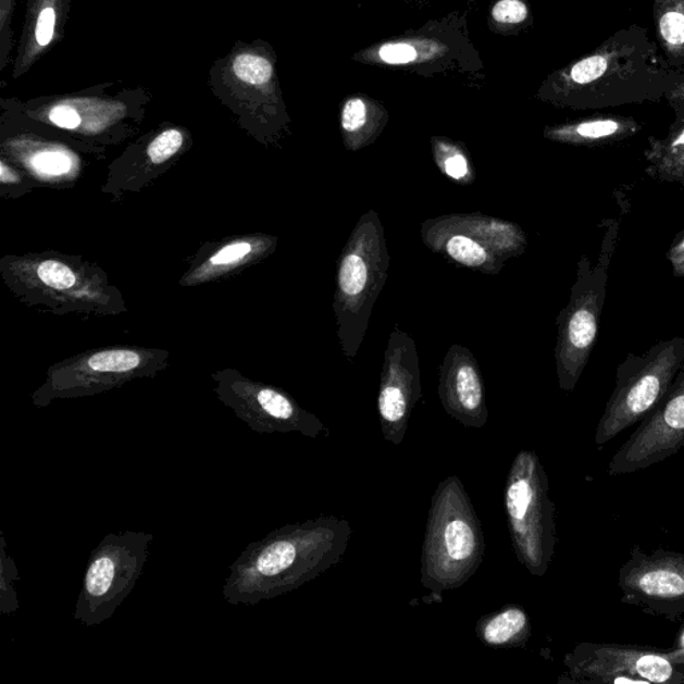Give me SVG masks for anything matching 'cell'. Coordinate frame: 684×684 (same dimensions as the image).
<instances>
[{
	"mask_svg": "<svg viewBox=\"0 0 684 684\" xmlns=\"http://www.w3.org/2000/svg\"><path fill=\"white\" fill-rule=\"evenodd\" d=\"M350 537L348 520L336 517L274 530L233 561L222 596L232 606H257L295 592L340 563Z\"/></svg>",
	"mask_w": 684,
	"mask_h": 684,
	"instance_id": "6da1fadb",
	"label": "cell"
},
{
	"mask_svg": "<svg viewBox=\"0 0 684 684\" xmlns=\"http://www.w3.org/2000/svg\"><path fill=\"white\" fill-rule=\"evenodd\" d=\"M438 399L444 411L467 428L487 425V396L481 366L470 349L455 344L438 371Z\"/></svg>",
	"mask_w": 684,
	"mask_h": 684,
	"instance_id": "2e32d148",
	"label": "cell"
},
{
	"mask_svg": "<svg viewBox=\"0 0 684 684\" xmlns=\"http://www.w3.org/2000/svg\"><path fill=\"white\" fill-rule=\"evenodd\" d=\"M20 581V571H17L15 559L8 554V543L2 532L0 536V612L3 615H11L21 608L14 587L15 582Z\"/></svg>",
	"mask_w": 684,
	"mask_h": 684,
	"instance_id": "cb8c5ba5",
	"label": "cell"
},
{
	"mask_svg": "<svg viewBox=\"0 0 684 684\" xmlns=\"http://www.w3.org/2000/svg\"><path fill=\"white\" fill-rule=\"evenodd\" d=\"M153 542V534L137 531L103 537L87 560L75 621L92 629L114 617L142 576Z\"/></svg>",
	"mask_w": 684,
	"mask_h": 684,
	"instance_id": "ba28073f",
	"label": "cell"
},
{
	"mask_svg": "<svg viewBox=\"0 0 684 684\" xmlns=\"http://www.w3.org/2000/svg\"><path fill=\"white\" fill-rule=\"evenodd\" d=\"M485 554L481 519L463 483L449 476L432 498L421 552V584L442 598L476 574Z\"/></svg>",
	"mask_w": 684,
	"mask_h": 684,
	"instance_id": "3957f363",
	"label": "cell"
},
{
	"mask_svg": "<svg viewBox=\"0 0 684 684\" xmlns=\"http://www.w3.org/2000/svg\"><path fill=\"white\" fill-rule=\"evenodd\" d=\"M621 125L612 120L584 122L571 128H558L552 132V138L558 140H599L615 136L621 132Z\"/></svg>",
	"mask_w": 684,
	"mask_h": 684,
	"instance_id": "d4e9b609",
	"label": "cell"
},
{
	"mask_svg": "<svg viewBox=\"0 0 684 684\" xmlns=\"http://www.w3.org/2000/svg\"><path fill=\"white\" fill-rule=\"evenodd\" d=\"M431 144L438 171L448 179L460 186L475 183V167L463 144L453 142L446 137H432Z\"/></svg>",
	"mask_w": 684,
	"mask_h": 684,
	"instance_id": "603a6c76",
	"label": "cell"
},
{
	"mask_svg": "<svg viewBox=\"0 0 684 684\" xmlns=\"http://www.w3.org/2000/svg\"><path fill=\"white\" fill-rule=\"evenodd\" d=\"M387 111L370 98L352 97L343 104L341 133L345 149L359 151L380 137L387 126Z\"/></svg>",
	"mask_w": 684,
	"mask_h": 684,
	"instance_id": "ffe728a7",
	"label": "cell"
},
{
	"mask_svg": "<svg viewBox=\"0 0 684 684\" xmlns=\"http://www.w3.org/2000/svg\"><path fill=\"white\" fill-rule=\"evenodd\" d=\"M660 33L671 45L684 43V15L680 13H669L660 22Z\"/></svg>",
	"mask_w": 684,
	"mask_h": 684,
	"instance_id": "f1b7e54d",
	"label": "cell"
},
{
	"mask_svg": "<svg viewBox=\"0 0 684 684\" xmlns=\"http://www.w3.org/2000/svg\"><path fill=\"white\" fill-rule=\"evenodd\" d=\"M421 239L452 264L483 274H499L508 260L528 247L524 231L512 221L482 213L447 214L426 220Z\"/></svg>",
	"mask_w": 684,
	"mask_h": 684,
	"instance_id": "30bf717a",
	"label": "cell"
},
{
	"mask_svg": "<svg viewBox=\"0 0 684 684\" xmlns=\"http://www.w3.org/2000/svg\"><path fill=\"white\" fill-rule=\"evenodd\" d=\"M277 244V237L260 233L222 239L213 249L204 247L198 251L179 285L186 288L233 276L268 259Z\"/></svg>",
	"mask_w": 684,
	"mask_h": 684,
	"instance_id": "e0dca14e",
	"label": "cell"
},
{
	"mask_svg": "<svg viewBox=\"0 0 684 684\" xmlns=\"http://www.w3.org/2000/svg\"><path fill=\"white\" fill-rule=\"evenodd\" d=\"M444 54H451V51L444 50V43L438 38L425 37L418 34L416 37L391 40V42L373 47L370 54L360 52V57H366L371 63H382L384 66H420L436 62L437 58Z\"/></svg>",
	"mask_w": 684,
	"mask_h": 684,
	"instance_id": "7402d4cb",
	"label": "cell"
},
{
	"mask_svg": "<svg viewBox=\"0 0 684 684\" xmlns=\"http://www.w3.org/2000/svg\"><path fill=\"white\" fill-rule=\"evenodd\" d=\"M187 136L177 127H169L140 149L139 154L124 156L122 160L111 165L109 183L104 190L116 191L139 190L150 179L160 177L166 169L173 165L186 146Z\"/></svg>",
	"mask_w": 684,
	"mask_h": 684,
	"instance_id": "ac0fdd59",
	"label": "cell"
},
{
	"mask_svg": "<svg viewBox=\"0 0 684 684\" xmlns=\"http://www.w3.org/2000/svg\"><path fill=\"white\" fill-rule=\"evenodd\" d=\"M618 582L623 604L684 623V555L662 548L647 554L636 546Z\"/></svg>",
	"mask_w": 684,
	"mask_h": 684,
	"instance_id": "4fadbf2b",
	"label": "cell"
},
{
	"mask_svg": "<svg viewBox=\"0 0 684 684\" xmlns=\"http://www.w3.org/2000/svg\"><path fill=\"white\" fill-rule=\"evenodd\" d=\"M22 177L23 175L20 172H16L14 167H10L3 158L2 174H0V183H2L3 191L8 189V187H16V189H21V187H23Z\"/></svg>",
	"mask_w": 684,
	"mask_h": 684,
	"instance_id": "4dcf8cb0",
	"label": "cell"
},
{
	"mask_svg": "<svg viewBox=\"0 0 684 684\" xmlns=\"http://www.w3.org/2000/svg\"><path fill=\"white\" fill-rule=\"evenodd\" d=\"M564 664L577 683L684 684V666L657 648L584 642L565 655Z\"/></svg>",
	"mask_w": 684,
	"mask_h": 684,
	"instance_id": "7c38bea8",
	"label": "cell"
},
{
	"mask_svg": "<svg viewBox=\"0 0 684 684\" xmlns=\"http://www.w3.org/2000/svg\"><path fill=\"white\" fill-rule=\"evenodd\" d=\"M668 259L672 266V272H674L675 277L683 278L684 277V227L683 231L677 234L672 241L671 248L669 249Z\"/></svg>",
	"mask_w": 684,
	"mask_h": 684,
	"instance_id": "f546056e",
	"label": "cell"
},
{
	"mask_svg": "<svg viewBox=\"0 0 684 684\" xmlns=\"http://www.w3.org/2000/svg\"><path fill=\"white\" fill-rule=\"evenodd\" d=\"M423 396L416 343L395 325L384 353L377 397L380 425L385 440L394 446L405 442L409 420Z\"/></svg>",
	"mask_w": 684,
	"mask_h": 684,
	"instance_id": "5bb4252c",
	"label": "cell"
},
{
	"mask_svg": "<svg viewBox=\"0 0 684 684\" xmlns=\"http://www.w3.org/2000/svg\"><path fill=\"white\" fill-rule=\"evenodd\" d=\"M171 352L158 348L110 347L74 356L47 371L32 395L33 406L46 408L58 400L82 399L124 387L134 380L154 378L167 370Z\"/></svg>",
	"mask_w": 684,
	"mask_h": 684,
	"instance_id": "5b68a950",
	"label": "cell"
},
{
	"mask_svg": "<svg viewBox=\"0 0 684 684\" xmlns=\"http://www.w3.org/2000/svg\"><path fill=\"white\" fill-rule=\"evenodd\" d=\"M684 448V366L668 394L613 455L608 473L625 475L662 463Z\"/></svg>",
	"mask_w": 684,
	"mask_h": 684,
	"instance_id": "9a60e30c",
	"label": "cell"
},
{
	"mask_svg": "<svg viewBox=\"0 0 684 684\" xmlns=\"http://www.w3.org/2000/svg\"><path fill=\"white\" fill-rule=\"evenodd\" d=\"M618 241V222L606 232L601 251L593 266L587 256L577 264V276L567 307L558 315V341L555 348L558 382L561 390L572 391L581 380L598 340L604 311L608 268Z\"/></svg>",
	"mask_w": 684,
	"mask_h": 684,
	"instance_id": "52a82bcc",
	"label": "cell"
},
{
	"mask_svg": "<svg viewBox=\"0 0 684 684\" xmlns=\"http://www.w3.org/2000/svg\"><path fill=\"white\" fill-rule=\"evenodd\" d=\"M490 16L500 26H514L527 20L528 9L523 0H498L490 11Z\"/></svg>",
	"mask_w": 684,
	"mask_h": 684,
	"instance_id": "484cf974",
	"label": "cell"
},
{
	"mask_svg": "<svg viewBox=\"0 0 684 684\" xmlns=\"http://www.w3.org/2000/svg\"><path fill=\"white\" fill-rule=\"evenodd\" d=\"M607 69V62L605 58L592 57L582 62L575 64L572 67L571 78L577 82V84H589L601 77Z\"/></svg>",
	"mask_w": 684,
	"mask_h": 684,
	"instance_id": "83f0119b",
	"label": "cell"
},
{
	"mask_svg": "<svg viewBox=\"0 0 684 684\" xmlns=\"http://www.w3.org/2000/svg\"><path fill=\"white\" fill-rule=\"evenodd\" d=\"M214 394L236 418L257 434H300L309 438L329 436L323 421L303 409L285 390L254 382L236 370L212 374Z\"/></svg>",
	"mask_w": 684,
	"mask_h": 684,
	"instance_id": "8fae6325",
	"label": "cell"
},
{
	"mask_svg": "<svg viewBox=\"0 0 684 684\" xmlns=\"http://www.w3.org/2000/svg\"><path fill=\"white\" fill-rule=\"evenodd\" d=\"M335 311L338 343L345 358H358L374 303L387 283L390 254L376 210L362 214L338 257Z\"/></svg>",
	"mask_w": 684,
	"mask_h": 684,
	"instance_id": "277c9868",
	"label": "cell"
},
{
	"mask_svg": "<svg viewBox=\"0 0 684 684\" xmlns=\"http://www.w3.org/2000/svg\"><path fill=\"white\" fill-rule=\"evenodd\" d=\"M476 633L490 648H523L531 636V619L522 606H506L481 618Z\"/></svg>",
	"mask_w": 684,
	"mask_h": 684,
	"instance_id": "44dd1931",
	"label": "cell"
},
{
	"mask_svg": "<svg viewBox=\"0 0 684 684\" xmlns=\"http://www.w3.org/2000/svg\"><path fill=\"white\" fill-rule=\"evenodd\" d=\"M0 277L23 306L54 315L107 318L127 312L124 296L92 262L60 251L5 256Z\"/></svg>",
	"mask_w": 684,
	"mask_h": 684,
	"instance_id": "7a4b0ae2",
	"label": "cell"
},
{
	"mask_svg": "<svg viewBox=\"0 0 684 684\" xmlns=\"http://www.w3.org/2000/svg\"><path fill=\"white\" fill-rule=\"evenodd\" d=\"M10 160L20 163L32 178L51 186H64L75 183L80 174V161L66 146L50 142H32L14 139L4 144Z\"/></svg>",
	"mask_w": 684,
	"mask_h": 684,
	"instance_id": "d6986e66",
	"label": "cell"
},
{
	"mask_svg": "<svg viewBox=\"0 0 684 684\" xmlns=\"http://www.w3.org/2000/svg\"><path fill=\"white\" fill-rule=\"evenodd\" d=\"M505 507L517 558L532 576L547 574L557 547L554 501L539 456L530 449L517 455L508 473Z\"/></svg>",
	"mask_w": 684,
	"mask_h": 684,
	"instance_id": "8992f818",
	"label": "cell"
},
{
	"mask_svg": "<svg viewBox=\"0 0 684 684\" xmlns=\"http://www.w3.org/2000/svg\"><path fill=\"white\" fill-rule=\"evenodd\" d=\"M408 2H420V3H425V2H430V0H408Z\"/></svg>",
	"mask_w": 684,
	"mask_h": 684,
	"instance_id": "d6a6232c",
	"label": "cell"
},
{
	"mask_svg": "<svg viewBox=\"0 0 684 684\" xmlns=\"http://www.w3.org/2000/svg\"><path fill=\"white\" fill-rule=\"evenodd\" d=\"M683 366V336L660 341L641 356L629 355L618 366L615 389L596 428V444L605 446L641 423L662 401Z\"/></svg>",
	"mask_w": 684,
	"mask_h": 684,
	"instance_id": "9c48e42d",
	"label": "cell"
},
{
	"mask_svg": "<svg viewBox=\"0 0 684 684\" xmlns=\"http://www.w3.org/2000/svg\"><path fill=\"white\" fill-rule=\"evenodd\" d=\"M57 22L58 16L54 5L47 4L39 11L37 21H35L34 35L35 43H37L40 49L49 46L51 40L54 39Z\"/></svg>",
	"mask_w": 684,
	"mask_h": 684,
	"instance_id": "4316f807",
	"label": "cell"
},
{
	"mask_svg": "<svg viewBox=\"0 0 684 684\" xmlns=\"http://www.w3.org/2000/svg\"><path fill=\"white\" fill-rule=\"evenodd\" d=\"M672 659L680 666H684V624L680 635H677L676 645L670 650Z\"/></svg>",
	"mask_w": 684,
	"mask_h": 684,
	"instance_id": "1f68e13d",
	"label": "cell"
}]
</instances>
